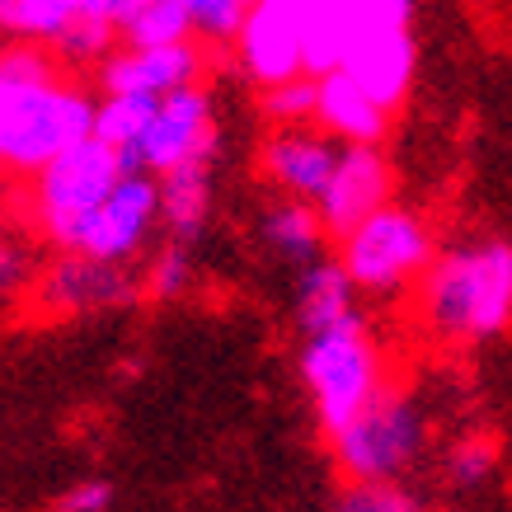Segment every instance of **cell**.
<instances>
[{
  "label": "cell",
  "instance_id": "f1b7e54d",
  "mask_svg": "<svg viewBox=\"0 0 512 512\" xmlns=\"http://www.w3.org/2000/svg\"><path fill=\"white\" fill-rule=\"evenodd\" d=\"M0 235H5V202H0Z\"/></svg>",
  "mask_w": 512,
  "mask_h": 512
},
{
  "label": "cell",
  "instance_id": "277c9868",
  "mask_svg": "<svg viewBox=\"0 0 512 512\" xmlns=\"http://www.w3.org/2000/svg\"><path fill=\"white\" fill-rule=\"evenodd\" d=\"M437 259L433 226L414 212L390 202L376 217H367L362 226L339 240V264L353 278L357 292L367 296H400L409 287H419L423 273Z\"/></svg>",
  "mask_w": 512,
  "mask_h": 512
},
{
  "label": "cell",
  "instance_id": "7c38bea8",
  "mask_svg": "<svg viewBox=\"0 0 512 512\" xmlns=\"http://www.w3.org/2000/svg\"><path fill=\"white\" fill-rule=\"evenodd\" d=\"M339 141L320 132V127H278L264 146V174L282 198L292 202H320L325 198L334 165H339Z\"/></svg>",
  "mask_w": 512,
  "mask_h": 512
},
{
  "label": "cell",
  "instance_id": "2e32d148",
  "mask_svg": "<svg viewBox=\"0 0 512 512\" xmlns=\"http://www.w3.org/2000/svg\"><path fill=\"white\" fill-rule=\"evenodd\" d=\"M390 113L362 90L353 76L329 71L320 76V104H315V127L329 132L339 146H376L386 137Z\"/></svg>",
  "mask_w": 512,
  "mask_h": 512
},
{
  "label": "cell",
  "instance_id": "5b68a950",
  "mask_svg": "<svg viewBox=\"0 0 512 512\" xmlns=\"http://www.w3.org/2000/svg\"><path fill=\"white\" fill-rule=\"evenodd\" d=\"M423 442H428V419L419 400L390 386L353 423L329 433L334 461L353 484H395L423 456Z\"/></svg>",
  "mask_w": 512,
  "mask_h": 512
},
{
  "label": "cell",
  "instance_id": "484cf974",
  "mask_svg": "<svg viewBox=\"0 0 512 512\" xmlns=\"http://www.w3.org/2000/svg\"><path fill=\"white\" fill-rule=\"evenodd\" d=\"M339 512H419V503L395 484H353L343 494Z\"/></svg>",
  "mask_w": 512,
  "mask_h": 512
},
{
  "label": "cell",
  "instance_id": "e0dca14e",
  "mask_svg": "<svg viewBox=\"0 0 512 512\" xmlns=\"http://www.w3.org/2000/svg\"><path fill=\"white\" fill-rule=\"evenodd\" d=\"M353 315H357V287L343 273L339 259H320V264L301 268V282H296V325H301L306 339L320 334V329L353 320Z\"/></svg>",
  "mask_w": 512,
  "mask_h": 512
},
{
  "label": "cell",
  "instance_id": "d4e9b609",
  "mask_svg": "<svg viewBox=\"0 0 512 512\" xmlns=\"http://www.w3.org/2000/svg\"><path fill=\"white\" fill-rule=\"evenodd\" d=\"M184 10L193 19V33L226 43V38H240V24L254 10V0H184Z\"/></svg>",
  "mask_w": 512,
  "mask_h": 512
},
{
  "label": "cell",
  "instance_id": "7a4b0ae2",
  "mask_svg": "<svg viewBox=\"0 0 512 512\" xmlns=\"http://www.w3.org/2000/svg\"><path fill=\"white\" fill-rule=\"evenodd\" d=\"M419 325L442 343H489L512 325V245L461 240L437 249L419 282Z\"/></svg>",
  "mask_w": 512,
  "mask_h": 512
},
{
  "label": "cell",
  "instance_id": "4fadbf2b",
  "mask_svg": "<svg viewBox=\"0 0 512 512\" xmlns=\"http://www.w3.org/2000/svg\"><path fill=\"white\" fill-rule=\"evenodd\" d=\"M202 71V52L193 43H174V47H123L113 52L109 62L99 66V90L104 94H165L193 90Z\"/></svg>",
  "mask_w": 512,
  "mask_h": 512
},
{
  "label": "cell",
  "instance_id": "5bb4252c",
  "mask_svg": "<svg viewBox=\"0 0 512 512\" xmlns=\"http://www.w3.org/2000/svg\"><path fill=\"white\" fill-rule=\"evenodd\" d=\"M343 76H353L362 90L372 94L381 109L404 104V94L414 85V38L409 29H367L353 33V43L343 52Z\"/></svg>",
  "mask_w": 512,
  "mask_h": 512
},
{
  "label": "cell",
  "instance_id": "ba28073f",
  "mask_svg": "<svg viewBox=\"0 0 512 512\" xmlns=\"http://www.w3.org/2000/svg\"><path fill=\"white\" fill-rule=\"evenodd\" d=\"M315 5L320 0H254L235 47H240V66L264 90L306 76V33H311Z\"/></svg>",
  "mask_w": 512,
  "mask_h": 512
},
{
  "label": "cell",
  "instance_id": "d6986e66",
  "mask_svg": "<svg viewBox=\"0 0 512 512\" xmlns=\"http://www.w3.org/2000/svg\"><path fill=\"white\" fill-rule=\"evenodd\" d=\"M325 221H320V212H315L311 202H292V198H278L273 207H268L264 217V240L268 249L278 254V259H287V264H301L311 268L320 264L325 254Z\"/></svg>",
  "mask_w": 512,
  "mask_h": 512
},
{
  "label": "cell",
  "instance_id": "83f0119b",
  "mask_svg": "<svg viewBox=\"0 0 512 512\" xmlns=\"http://www.w3.org/2000/svg\"><path fill=\"white\" fill-rule=\"evenodd\" d=\"M15 287H29V259L24 249L0 235V292H15Z\"/></svg>",
  "mask_w": 512,
  "mask_h": 512
},
{
  "label": "cell",
  "instance_id": "44dd1931",
  "mask_svg": "<svg viewBox=\"0 0 512 512\" xmlns=\"http://www.w3.org/2000/svg\"><path fill=\"white\" fill-rule=\"evenodd\" d=\"M118 33L127 38V47H174L188 43L193 19H188L184 0H146Z\"/></svg>",
  "mask_w": 512,
  "mask_h": 512
},
{
  "label": "cell",
  "instance_id": "52a82bcc",
  "mask_svg": "<svg viewBox=\"0 0 512 512\" xmlns=\"http://www.w3.org/2000/svg\"><path fill=\"white\" fill-rule=\"evenodd\" d=\"M160 221V184L151 174L127 170L109 198L66 235L62 254H85L99 264H123L137 259L141 245L151 240V226Z\"/></svg>",
  "mask_w": 512,
  "mask_h": 512
},
{
  "label": "cell",
  "instance_id": "ffe728a7",
  "mask_svg": "<svg viewBox=\"0 0 512 512\" xmlns=\"http://www.w3.org/2000/svg\"><path fill=\"white\" fill-rule=\"evenodd\" d=\"M156 109H160V99H151V94H104V99H99V118H94V137H104L113 151H123L127 165H132L137 141L146 137Z\"/></svg>",
  "mask_w": 512,
  "mask_h": 512
},
{
  "label": "cell",
  "instance_id": "3957f363",
  "mask_svg": "<svg viewBox=\"0 0 512 512\" xmlns=\"http://www.w3.org/2000/svg\"><path fill=\"white\" fill-rule=\"evenodd\" d=\"M301 381L311 390L315 419L325 433H339L386 390V357L362 315L334 329H320L301 343Z\"/></svg>",
  "mask_w": 512,
  "mask_h": 512
},
{
  "label": "cell",
  "instance_id": "cb8c5ba5",
  "mask_svg": "<svg viewBox=\"0 0 512 512\" xmlns=\"http://www.w3.org/2000/svg\"><path fill=\"white\" fill-rule=\"evenodd\" d=\"M188 282H193V259H188V245H165L146 264V278H141V296H151V301H174V296L188 292Z\"/></svg>",
  "mask_w": 512,
  "mask_h": 512
},
{
  "label": "cell",
  "instance_id": "8992f818",
  "mask_svg": "<svg viewBox=\"0 0 512 512\" xmlns=\"http://www.w3.org/2000/svg\"><path fill=\"white\" fill-rule=\"evenodd\" d=\"M127 170H132V165H127L123 151H113L104 137H85L80 146H71L66 156L52 160L43 174H33L29 221L62 249L66 235L109 198Z\"/></svg>",
  "mask_w": 512,
  "mask_h": 512
},
{
  "label": "cell",
  "instance_id": "4316f807",
  "mask_svg": "<svg viewBox=\"0 0 512 512\" xmlns=\"http://www.w3.org/2000/svg\"><path fill=\"white\" fill-rule=\"evenodd\" d=\"M109 508H113L109 480H80L62 494V512H109Z\"/></svg>",
  "mask_w": 512,
  "mask_h": 512
},
{
  "label": "cell",
  "instance_id": "7402d4cb",
  "mask_svg": "<svg viewBox=\"0 0 512 512\" xmlns=\"http://www.w3.org/2000/svg\"><path fill=\"white\" fill-rule=\"evenodd\" d=\"M498 470V447L489 442V437L470 433V437H456L447 451V480L456 484V489H480V484L494 480Z\"/></svg>",
  "mask_w": 512,
  "mask_h": 512
},
{
  "label": "cell",
  "instance_id": "8fae6325",
  "mask_svg": "<svg viewBox=\"0 0 512 512\" xmlns=\"http://www.w3.org/2000/svg\"><path fill=\"white\" fill-rule=\"evenodd\" d=\"M381 207H390V165L376 146H343L334 179H329L325 198L315 202V212L325 221L329 235H348L367 217H376Z\"/></svg>",
  "mask_w": 512,
  "mask_h": 512
},
{
  "label": "cell",
  "instance_id": "9c48e42d",
  "mask_svg": "<svg viewBox=\"0 0 512 512\" xmlns=\"http://www.w3.org/2000/svg\"><path fill=\"white\" fill-rule=\"evenodd\" d=\"M212 156H217L212 104H207V94L193 85V90H179V94H165V99H160L146 137L137 141L132 170L151 174V179H165V174L184 170V165H198V160H212Z\"/></svg>",
  "mask_w": 512,
  "mask_h": 512
},
{
  "label": "cell",
  "instance_id": "603a6c76",
  "mask_svg": "<svg viewBox=\"0 0 512 512\" xmlns=\"http://www.w3.org/2000/svg\"><path fill=\"white\" fill-rule=\"evenodd\" d=\"M315 104H320V80L315 76H296V80H282V85L264 90V113L278 127L315 123Z\"/></svg>",
  "mask_w": 512,
  "mask_h": 512
},
{
  "label": "cell",
  "instance_id": "6da1fadb",
  "mask_svg": "<svg viewBox=\"0 0 512 512\" xmlns=\"http://www.w3.org/2000/svg\"><path fill=\"white\" fill-rule=\"evenodd\" d=\"M99 104L57 71L38 43L0 52V170L43 174L57 156L94 137Z\"/></svg>",
  "mask_w": 512,
  "mask_h": 512
},
{
  "label": "cell",
  "instance_id": "9a60e30c",
  "mask_svg": "<svg viewBox=\"0 0 512 512\" xmlns=\"http://www.w3.org/2000/svg\"><path fill=\"white\" fill-rule=\"evenodd\" d=\"M146 0H0V29L24 43H57L76 19L123 29Z\"/></svg>",
  "mask_w": 512,
  "mask_h": 512
},
{
  "label": "cell",
  "instance_id": "ac0fdd59",
  "mask_svg": "<svg viewBox=\"0 0 512 512\" xmlns=\"http://www.w3.org/2000/svg\"><path fill=\"white\" fill-rule=\"evenodd\" d=\"M156 184H160V221L170 226L174 245L198 240L202 226H207V212H212V160L184 165V170L165 174Z\"/></svg>",
  "mask_w": 512,
  "mask_h": 512
},
{
  "label": "cell",
  "instance_id": "30bf717a",
  "mask_svg": "<svg viewBox=\"0 0 512 512\" xmlns=\"http://www.w3.org/2000/svg\"><path fill=\"white\" fill-rule=\"evenodd\" d=\"M38 306L52 315H80V311H113L141 296V282L123 264H99L85 254H57L33 282Z\"/></svg>",
  "mask_w": 512,
  "mask_h": 512
}]
</instances>
